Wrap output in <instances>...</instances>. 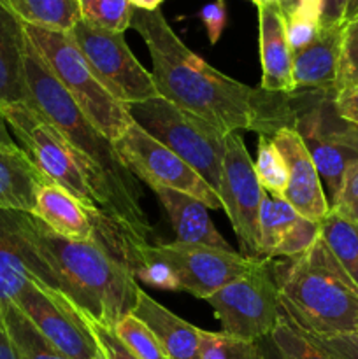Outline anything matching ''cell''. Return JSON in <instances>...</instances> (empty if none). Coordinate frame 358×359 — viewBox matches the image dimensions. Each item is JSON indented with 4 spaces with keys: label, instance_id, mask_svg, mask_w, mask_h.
Instances as JSON below:
<instances>
[{
    "label": "cell",
    "instance_id": "obj_1",
    "mask_svg": "<svg viewBox=\"0 0 358 359\" xmlns=\"http://www.w3.org/2000/svg\"><path fill=\"white\" fill-rule=\"evenodd\" d=\"M132 28L150 51L154 86L165 100L228 133L246 130L272 137L295 126V93H272L220 72L186 48L160 9H133Z\"/></svg>",
    "mask_w": 358,
    "mask_h": 359
},
{
    "label": "cell",
    "instance_id": "obj_2",
    "mask_svg": "<svg viewBox=\"0 0 358 359\" xmlns=\"http://www.w3.org/2000/svg\"><path fill=\"white\" fill-rule=\"evenodd\" d=\"M21 223L51 272L56 291L81 314L114 328L132 312L140 290L132 269L97 242L60 237L32 212H21Z\"/></svg>",
    "mask_w": 358,
    "mask_h": 359
},
{
    "label": "cell",
    "instance_id": "obj_3",
    "mask_svg": "<svg viewBox=\"0 0 358 359\" xmlns=\"http://www.w3.org/2000/svg\"><path fill=\"white\" fill-rule=\"evenodd\" d=\"M25 79L28 105L34 107L46 121L51 123L62 133L63 139L107 179L121 230L137 244H150L153 228L140 202L142 191L139 181L119 160L112 140L102 135L77 109L69 93L42 62L28 37L25 48Z\"/></svg>",
    "mask_w": 358,
    "mask_h": 359
},
{
    "label": "cell",
    "instance_id": "obj_4",
    "mask_svg": "<svg viewBox=\"0 0 358 359\" xmlns=\"http://www.w3.org/2000/svg\"><path fill=\"white\" fill-rule=\"evenodd\" d=\"M283 312L316 339L358 335V287L318 241L293 258L272 259Z\"/></svg>",
    "mask_w": 358,
    "mask_h": 359
},
{
    "label": "cell",
    "instance_id": "obj_5",
    "mask_svg": "<svg viewBox=\"0 0 358 359\" xmlns=\"http://www.w3.org/2000/svg\"><path fill=\"white\" fill-rule=\"evenodd\" d=\"M0 111L16 144L46 181L67 189L84 205L105 214L118 224L107 179L93 163L81 156L51 123L28 104L0 105Z\"/></svg>",
    "mask_w": 358,
    "mask_h": 359
},
{
    "label": "cell",
    "instance_id": "obj_6",
    "mask_svg": "<svg viewBox=\"0 0 358 359\" xmlns=\"http://www.w3.org/2000/svg\"><path fill=\"white\" fill-rule=\"evenodd\" d=\"M23 28L42 62L88 121L112 142L119 139L133 123L128 109L105 90L69 32L30 25Z\"/></svg>",
    "mask_w": 358,
    "mask_h": 359
},
{
    "label": "cell",
    "instance_id": "obj_7",
    "mask_svg": "<svg viewBox=\"0 0 358 359\" xmlns=\"http://www.w3.org/2000/svg\"><path fill=\"white\" fill-rule=\"evenodd\" d=\"M126 109L135 125L186 161L214 191H220L228 132L164 97L126 105Z\"/></svg>",
    "mask_w": 358,
    "mask_h": 359
},
{
    "label": "cell",
    "instance_id": "obj_8",
    "mask_svg": "<svg viewBox=\"0 0 358 359\" xmlns=\"http://www.w3.org/2000/svg\"><path fill=\"white\" fill-rule=\"evenodd\" d=\"M221 332L244 340L272 335L283 316L272 259H260L255 269L207 298Z\"/></svg>",
    "mask_w": 358,
    "mask_h": 359
},
{
    "label": "cell",
    "instance_id": "obj_9",
    "mask_svg": "<svg viewBox=\"0 0 358 359\" xmlns=\"http://www.w3.org/2000/svg\"><path fill=\"white\" fill-rule=\"evenodd\" d=\"M105 90L125 105L160 97L153 74L144 69L125 41L114 34L77 21L69 32Z\"/></svg>",
    "mask_w": 358,
    "mask_h": 359
},
{
    "label": "cell",
    "instance_id": "obj_10",
    "mask_svg": "<svg viewBox=\"0 0 358 359\" xmlns=\"http://www.w3.org/2000/svg\"><path fill=\"white\" fill-rule=\"evenodd\" d=\"M144 256L164 263L171 270L178 291H185L202 300H207L218 290L248 273L260 262L246 258L237 251L183 244L178 241L171 244L142 245L139 263Z\"/></svg>",
    "mask_w": 358,
    "mask_h": 359
},
{
    "label": "cell",
    "instance_id": "obj_11",
    "mask_svg": "<svg viewBox=\"0 0 358 359\" xmlns=\"http://www.w3.org/2000/svg\"><path fill=\"white\" fill-rule=\"evenodd\" d=\"M112 144L125 167L150 188L174 189L193 196L207 209H223L220 195L186 161L135 123Z\"/></svg>",
    "mask_w": 358,
    "mask_h": 359
},
{
    "label": "cell",
    "instance_id": "obj_12",
    "mask_svg": "<svg viewBox=\"0 0 358 359\" xmlns=\"http://www.w3.org/2000/svg\"><path fill=\"white\" fill-rule=\"evenodd\" d=\"M218 195L239 241L241 255L260 259L258 216L265 189L256 177L255 161L239 132L227 135Z\"/></svg>",
    "mask_w": 358,
    "mask_h": 359
},
{
    "label": "cell",
    "instance_id": "obj_13",
    "mask_svg": "<svg viewBox=\"0 0 358 359\" xmlns=\"http://www.w3.org/2000/svg\"><path fill=\"white\" fill-rule=\"evenodd\" d=\"M13 304L63 356L95 359L100 354L81 312L58 291L30 280Z\"/></svg>",
    "mask_w": 358,
    "mask_h": 359
},
{
    "label": "cell",
    "instance_id": "obj_14",
    "mask_svg": "<svg viewBox=\"0 0 358 359\" xmlns=\"http://www.w3.org/2000/svg\"><path fill=\"white\" fill-rule=\"evenodd\" d=\"M30 280L56 291L51 272L25 233L21 210L0 209V312Z\"/></svg>",
    "mask_w": 358,
    "mask_h": 359
},
{
    "label": "cell",
    "instance_id": "obj_15",
    "mask_svg": "<svg viewBox=\"0 0 358 359\" xmlns=\"http://www.w3.org/2000/svg\"><path fill=\"white\" fill-rule=\"evenodd\" d=\"M272 140L286 163L288 184L283 198L300 216L321 223L329 214L330 203L304 140L295 126L277 130Z\"/></svg>",
    "mask_w": 358,
    "mask_h": 359
},
{
    "label": "cell",
    "instance_id": "obj_16",
    "mask_svg": "<svg viewBox=\"0 0 358 359\" xmlns=\"http://www.w3.org/2000/svg\"><path fill=\"white\" fill-rule=\"evenodd\" d=\"M258 44L262 65L260 88L272 93H295L293 53L288 42L286 16L277 0L258 6Z\"/></svg>",
    "mask_w": 358,
    "mask_h": 359
},
{
    "label": "cell",
    "instance_id": "obj_17",
    "mask_svg": "<svg viewBox=\"0 0 358 359\" xmlns=\"http://www.w3.org/2000/svg\"><path fill=\"white\" fill-rule=\"evenodd\" d=\"M329 95V93H325ZM323 95V97H325ZM333 95V93H332ZM321 97V100H323ZM321 100L312 107L298 111L297 109V121H295V130L304 140L309 154H311L314 167L318 170L319 179L325 188V195L329 198V203L332 205L333 198L339 193L340 184H343L344 172L351 161L358 160L357 154L351 149H347L343 144L336 142L330 139L321 128Z\"/></svg>",
    "mask_w": 358,
    "mask_h": 359
},
{
    "label": "cell",
    "instance_id": "obj_18",
    "mask_svg": "<svg viewBox=\"0 0 358 359\" xmlns=\"http://www.w3.org/2000/svg\"><path fill=\"white\" fill-rule=\"evenodd\" d=\"M343 25L321 27L307 46L293 53L295 91L309 90L336 95Z\"/></svg>",
    "mask_w": 358,
    "mask_h": 359
},
{
    "label": "cell",
    "instance_id": "obj_19",
    "mask_svg": "<svg viewBox=\"0 0 358 359\" xmlns=\"http://www.w3.org/2000/svg\"><path fill=\"white\" fill-rule=\"evenodd\" d=\"M130 314L153 332L167 359H200L202 330L175 316L142 290L137 293V302Z\"/></svg>",
    "mask_w": 358,
    "mask_h": 359
},
{
    "label": "cell",
    "instance_id": "obj_20",
    "mask_svg": "<svg viewBox=\"0 0 358 359\" xmlns=\"http://www.w3.org/2000/svg\"><path fill=\"white\" fill-rule=\"evenodd\" d=\"M167 212L178 242L234 251L223 235L216 230L207 207L193 196L168 188H151Z\"/></svg>",
    "mask_w": 358,
    "mask_h": 359
},
{
    "label": "cell",
    "instance_id": "obj_21",
    "mask_svg": "<svg viewBox=\"0 0 358 359\" xmlns=\"http://www.w3.org/2000/svg\"><path fill=\"white\" fill-rule=\"evenodd\" d=\"M23 23L0 6V105L28 104Z\"/></svg>",
    "mask_w": 358,
    "mask_h": 359
},
{
    "label": "cell",
    "instance_id": "obj_22",
    "mask_svg": "<svg viewBox=\"0 0 358 359\" xmlns=\"http://www.w3.org/2000/svg\"><path fill=\"white\" fill-rule=\"evenodd\" d=\"M46 181L20 146L0 144V209L32 212Z\"/></svg>",
    "mask_w": 358,
    "mask_h": 359
},
{
    "label": "cell",
    "instance_id": "obj_23",
    "mask_svg": "<svg viewBox=\"0 0 358 359\" xmlns=\"http://www.w3.org/2000/svg\"><path fill=\"white\" fill-rule=\"evenodd\" d=\"M0 6L30 27L70 32L81 20L79 0H0Z\"/></svg>",
    "mask_w": 358,
    "mask_h": 359
},
{
    "label": "cell",
    "instance_id": "obj_24",
    "mask_svg": "<svg viewBox=\"0 0 358 359\" xmlns=\"http://www.w3.org/2000/svg\"><path fill=\"white\" fill-rule=\"evenodd\" d=\"M300 214L283 198L265 191L258 216V255L260 259H272L284 235L291 230Z\"/></svg>",
    "mask_w": 358,
    "mask_h": 359
},
{
    "label": "cell",
    "instance_id": "obj_25",
    "mask_svg": "<svg viewBox=\"0 0 358 359\" xmlns=\"http://www.w3.org/2000/svg\"><path fill=\"white\" fill-rule=\"evenodd\" d=\"M321 238L351 283L358 287V223L346 219L332 209L319 223Z\"/></svg>",
    "mask_w": 358,
    "mask_h": 359
},
{
    "label": "cell",
    "instance_id": "obj_26",
    "mask_svg": "<svg viewBox=\"0 0 358 359\" xmlns=\"http://www.w3.org/2000/svg\"><path fill=\"white\" fill-rule=\"evenodd\" d=\"M0 318L23 359H69L32 325L30 319L14 304H7L0 312Z\"/></svg>",
    "mask_w": 358,
    "mask_h": 359
},
{
    "label": "cell",
    "instance_id": "obj_27",
    "mask_svg": "<svg viewBox=\"0 0 358 359\" xmlns=\"http://www.w3.org/2000/svg\"><path fill=\"white\" fill-rule=\"evenodd\" d=\"M79 16L93 28L125 34L132 27L133 7L128 0H79Z\"/></svg>",
    "mask_w": 358,
    "mask_h": 359
},
{
    "label": "cell",
    "instance_id": "obj_28",
    "mask_svg": "<svg viewBox=\"0 0 358 359\" xmlns=\"http://www.w3.org/2000/svg\"><path fill=\"white\" fill-rule=\"evenodd\" d=\"M270 339L288 359H337L314 337L298 328L284 312Z\"/></svg>",
    "mask_w": 358,
    "mask_h": 359
},
{
    "label": "cell",
    "instance_id": "obj_29",
    "mask_svg": "<svg viewBox=\"0 0 358 359\" xmlns=\"http://www.w3.org/2000/svg\"><path fill=\"white\" fill-rule=\"evenodd\" d=\"M200 359H267L262 340H244L225 332L200 333Z\"/></svg>",
    "mask_w": 358,
    "mask_h": 359
},
{
    "label": "cell",
    "instance_id": "obj_30",
    "mask_svg": "<svg viewBox=\"0 0 358 359\" xmlns=\"http://www.w3.org/2000/svg\"><path fill=\"white\" fill-rule=\"evenodd\" d=\"M255 172L260 184L270 195L283 196L288 184L286 163L277 151L272 137L258 135V146H256Z\"/></svg>",
    "mask_w": 358,
    "mask_h": 359
},
{
    "label": "cell",
    "instance_id": "obj_31",
    "mask_svg": "<svg viewBox=\"0 0 358 359\" xmlns=\"http://www.w3.org/2000/svg\"><path fill=\"white\" fill-rule=\"evenodd\" d=\"M112 330L139 359H167L153 332L133 314H126L119 319Z\"/></svg>",
    "mask_w": 358,
    "mask_h": 359
},
{
    "label": "cell",
    "instance_id": "obj_32",
    "mask_svg": "<svg viewBox=\"0 0 358 359\" xmlns=\"http://www.w3.org/2000/svg\"><path fill=\"white\" fill-rule=\"evenodd\" d=\"M354 83H358V16L343 25L336 91Z\"/></svg>",
    "mask_w": 358,
    "mask_h": 359
},
{
    "label": "cell",
    "instance_id": "obj_33",
    "mask_svg": "<svg viewBox=\"0 0 358 359\" xmlns=\"http://www.w3.org/2000/svg\"><path fill=\"white\" fill-rule=\"evenodd\" d=\"M321 235V226L316 221L307 219V217L300 216V219L291 226V230L284 235L283 241L279 242L277 249L274 251L272 259L281 258H293V256L302 255L307 251L312 244Z\"/></svg>",
    "mask_w": 358,
    "mask_h": 359
},
{
    "label": "cell",
    "instance_id": "obj_34",
    "mask_svg": "<svg viewBox=\"0 0 358 359\" xmlns=\"http://www.w3.org/2000/svg\"><path fill=\"white\" fill-rule=\"evenodd\" d=\"M333 97L332 95H326L323 97L321 105V128L330 139H333L336 142L343 144L347 149L353 151L358 156V126L353 123H347L344 119H340L336 114V109L332 104Z\"/></svg>",
    "mask_w": 358,
    "mask_h": 359
},
{
    "label": "cell",
    "instance_id": "obj_35",
    "mask_svg": "<svg viewBox=\"0 0 358 359\" xmlns=\"http://www.w3.org/2000/svg\"><path fill=\"white\" fill-rule=\"evenodd\" d=\"M319 28H321L319 14L312 13V11L297 7L290 16H286L288 42H290L291 53L307 46L318 35Z\"/></svg>",
    "mask_w": 358,
    "mask_h": 359
},
{
    "label": "cell",
    "instance_id": "obj_36",
    "mask_svg": "<svg viewBox=\"0 0 358 359\" xmlns=\"http://www.w3.org/2000/svg\"><path fill=\"white\" fill-rule=\"evenodd\" d=\"M330 209L346 219L358 223V160L351 161L344 172L343 184Z\"/></svg>",
    "mask_w": 358,
    "mask_h": 359
},
{
    "label": "cell",
    "instance_id": "obj_37",
    "mask_svg": "<svg viewBox=\"0 0 358 359\" xmlns=\"http://www.w3.org/2000/svg\"><path fill=\"white\" fill-rule=\"evenodd\" d=\"M81 316H83V319L86 321L88 328H90L91 335L95 337V340H97L98 349L102 351V354H104L105 359H139L132 353V351L128 349V347L125 346V344L121 342V340L118 339V337H116L114 330L109 328V326L100 325V323L88 318V316L84 314Z\"/></svg>",
    "mask_w": 358,
    "mask_h": 359
},
{
    "label": "cell",
    "instance_id": "obj_38",
    "mask_svg": "<svg viewBox=\"0 0 358 359\" xmlns=\"http://www.w3.org/2000/svg\"><path fill=\"white\" fill-rule=\"evenodd\" d=\"M197 16L202 21L211 44H218V41H220L221 35H223L225 27H227L228 21V11L225 0H213V2H207L206 6H202V9L199 11Z\"/></svg>",
    "mask_w": 358,
    "mask_h": 359
},
{
    "label": "cell",
    "instance_id": "obj_39",
    "mask_svg": "<svg viewBox=\"0 0 358 359\" xmlns=\"http://www.w3.org/2000/svg\"><path fill=\"white\" fill-rule=\"evenodd\" d=\"M332 104L340 119L358 126V83L337 90Z\"/></svg>",
    "mask_w": 358,
    "mask_h": 359
},
{
    "label": "cell",
    "instance_id": "obj_40",
    "mask_svg": "<svg viewBox=\"0 0 358 359\" xmlns=\"http://www.w3.org/2000/svg\"><path fill=\"white\" fill-rule=\"evenodd\" d=\"M316 340H318V342L337 359H358V335L332 337V339Z\"/></svg>",
    "mask_w": 358,
    "mask_h": 359
},
{
    "label": "cell",
    "instance_id": "obj_41",
    "mask_svg": "<svg viewBox=\"0 0 358 359\" xmlns=\"http://www.w3.org/2000/svg\"><path fill=\"white\" fill-rule=\"evenodd\" d=\"M350 0H321V16L319 25L321 27H337L346 21V11Z\"/></svg>",
    "mask_w": 358,
    "mask_h": 359
},
{
    "label": "cell",
    "instance_id": "obj_42",
    "mask_svg": "<svg viewBox=\"0 0 358 359\" xmlns=\"http://www.w3.org/2000/svg\"><path fill=\"white\" fill-rule=\"evenodd\" d=\"M0 359H23L0 318Z\"/></svg>",
    "mask_w": 358,
    "mask_h": 359
},
{
    "label": "cell",
    "instance_id": "obj_43",
    "mask_svg": "<svg viewBox=\"0 0 358 359\" xmlns=\"http://www.w3.org/2000/svg\"><path fill=\"white\" fill-rule=\"evenodd\" d=\"M0 144H2V146H18L13 133H11L9 126H7V121L6 118H4L2 111H0Z\"/></svg>",
    "mask_w": 358,
    "mask_h": 359
},
{
    "label": "cell",
    "instance_id": "obj_44",
    "mask_svg": "<svg viewBox=\"0 0 358 359\" xmlns=\"http://www.w3.org/2000/svg\"><path fill=\"white\" fill-rule=\"evenodd\" d=\"M262 342H263V349H265L267 359H288L279 349H277V346L272 342V339H270V337L262 339Z\"/></svg>",
    "mask_w": 358,
    "mask_h": 359
},
{
    "label": "cell",
    "instance_id": "obj_45",
    "mask_svg": "<svg viewBox=\"0 0 358 359\" xmlns=\"http://www.w3.org/2000/svg\"><path fill=\"white\" fill-rule=\"evenodd\" d=\"M132 4L133 9H140V11H157L160 9L161 4L165 0H128Z\"/></svg>",
    "mask_w": 358,
    "mask_h": 359
},
{
    "label": "cell",
    "instance_id": "obj_46",
    "mask_svg": "<svg viewBox=\"0 0 358 359\" xmlns=\"http://www.w3.org/2000/svg\"><path fill=\"white\" fill-rule=\"evenodd\" d=\"M277 2H279L281 9H283L284 16H290V14L298 7L300 0H277Z\"/></svg>",
    "mask_w": 358,
    "mask_h": 359
},
{
    "label": "cell",
    "instance_id": "obj_47",
    "mask_svg": "<svg viewBox=\"0 0 358 359\" xmlns=\"http://www.w3.org/2000/svg\"><path fill=\"white\" fill-rule=\"evenodd\" d=\"M298 6L307 7V9H312V11H318L319 16H321V0H300Z\"/></svg>",
    "mask_w": 358,
    "mask_h": 359
},
{
    "label": "cell",
    "instance_id": "obj_48",
    "mask_svg": "<svg viewBox=\"0 0 358 359\" xmlns=\"http://www.w3.org/2000/svg\"><path fill=\"white\" fill-rule=\"evenodd\" d=\"M354 16H358V0H350V6H347L346 11V21Z\"/></svg>",
    "mask_w": 358,
    "mask_h": 359
},
{
    "label": "cell",
    "instance_id": "obj_49",
    "mask_svg": "<svg viewBox=\"0 0 358 359\" xmlns=\"http://www.w3.org/2000/svg\"><path fill=\"white\" fill-rule=\"evenodd\" d=\"M249 2H253V4H255V6H256V7H258V6H262V4L269 2V0H249Z\"/></svg>",
    "mask_w": 358,
    "mask_h": 359
},
{
    "label": "cell",
    "instance_id": "obj_50",
    "mask_svg": "<svg viewBox=\"0 0 358 359\" xmlns=\"http://www.w3.org/2000/svg\"><path fill=\"white\" fill-rule=\"evenodd\" d=\"M95 359H105V356H104V354H102V351H100V354H98V356H97V358H95Z\"/></svg>",
    "mask_w": 358,
    "mask_h": 359
}]
</instances>
